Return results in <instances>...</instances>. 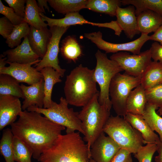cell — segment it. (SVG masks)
<instances>
[{"label": "cell", "mask_w": 162, "mask_h": 162, "mask_svg": "<svg viewBox=\"0 0 162 162\" xmlns=\"http://www.w3.org/2000/svg\"><path fill=\"white\" fill-rule=\"evenodd\" d=\"M41 114L22 111L18 119L11 125L14 136L23 140L38 160L41 154L53 145L65 127L56 124Z\"/></svg>", "instance_id": "obj_1"}, {"label": "cell", "mask_w": 162, "mask_h": 162, "mask_svg": "<svg viewBox=\"0 0 162 162\" xmlns=\"http://www.w3.org/2000/svg\"><path fill=\"white\" fill-rule=\"evenodd\" d=\"M87 144L79 132L60 135L52 146L42 153L40 162H90Z\"/></svg>", "instance_id": "obj_2"}, {"label": "cell", "mask_w": 162, "mask_h": 162, "mask_svg": "<svg viewBox=\"0 0 162 162\" xmlns=\"http://www.w3.org/2000/svg\"><path fill=\"white\" fill-rule=\"evenodd\" d=\"M94 69L80 64L66 77L64 90L68 104L83 107L99 92L94 76Z\"/></svg>", "instance_id": "obj_3"}, {"label": "cell", "mask_w": 162, "mask_h": 162, "mask_svg": "<svg viewBox=\"0 0 162 162\" xmlns=\"http://www.w3.org/2000/svg\"><path fill=\"white\" fill-rule=\"evenodd\" d=\"M99 94H96L79 112L84 133V140L90 152L92 145L103 132L104 127L110 116V110L99 103Z\"/></svg>", "instance_id": "obj_4"}, {"label": "cell", "mask_w": 162, "mask_h": 162, "mask_svg": "<svg viewBox=\"0 0 162 162\" xmlns=\"http://www.w3.org/2000/svg\"><path fill=\"white\" fill-rule=\"evenodd\" d=\"M103 132L112 139L121 148L136 153L145 144L141 134L124 118L110 116L105 125Z\"/></svg>", "instance_id": "obj_5"}, {"label": "cell", "mask_w": 162, "mask_h": 162, "mask_svg": "<svg viewBox=\"0 0 162 162\" xmlns=\"http://www.w3.org/2000/svg\"><path fill=\"white\" fill-rule=\"evenodd\" d=\"M59 100L58 104L52 101L48 108L32 106L26 110L42 114L53 123L66 128V133L77 131L84 135L82 122L78 117L79 112L68 108V104L65 98L62 97Z\"/></svg>", "instance_id": "obj_6"}, {"label": "cell", "mask_w": 162, "mask_h": 162, "mask_svg": "<svg viewBox=\"0 0 162 162\" xmlns=\"http://www.w3.org/2000/svg\"><path fill=\"white\" fill-rule=\"evenodd\" d=\"M96 65L94 69V79L99 86L98 97L100 104L110 110L112 107L110 98L109 88L113 78L124 71L115 61L108 58L106 55L98 50L95 53Z\"/></svg>", "instance_id": "obj_7"}, {"label": "cell", "mask_w": 162, "mask_h": 162, "mask_svg": "<svg viewBox=\"0 0 162 162\" xmlns=\"http://www.w3.org/2000/svg\"><path fill=\"white\" fill-rule=\"evenodd\" d=\"M141 78L119 73L112 79L109 94L112 106L117 115L124 117L126 114L128 98L133 89L140 84Z\"/></svg>", "instance_id": "obj_8"}, {"label": "cell", "mask_w": 162, "mask_h": 162, "mask_svg": "<svg viewBox=\"0 0 162 162\" xmlns=\"http://www.w3.org/2000/svg\"><path fill=\"white\" fill-rule=\"evenodd\" d=\"M110 59L116 62L125 73L135 77H142L152 61L150 49L138 54L131 55L127 52H120L112 55Z\"/></svg>", "instance_id": "obj_9"}, {"label": "cell", "mask_w": 162, "mask_h": 162, "mask_svg": "<svg viewBox=\"0 0 162 162\" xmlns=\"http://www.w3.org/2000/svg\"><path fill=\"white\" fill-rule=\"evenodd\" d=\"M84 37L94 44L99 49L106 53H115L120 52H130L134 54H138L144 44L150 39V36L141 33L140 37L131 42L121 44L113 43L104 40L100 31L85 33Z\"/></svg>", "instance_id": "obj_10"}, {"label": "cell", "mask_w": 162, "mask_h": 162, "mask_svg": "<svg viewBox=\"0 0 162 162\" xmlns=\"http://www.w3.org/2000/svg\"><path fill=\"white\" fill-rule=\"evenodd\" d=\"M69 27L57 26L50 27L52 36L46 52L43 58L35 65L38 71H40L45 67H51L58 72L61 77L64 76L66 70L62 68L59 64V44L62 37Z\"/></svg>", "instance_id": "obj_11"}, {"label": "cell", "mask_w": 162, "mask_h": 162, "mask_svg": "<svg viewBox=\"0 0 162 162\" xmlns=\"http://www.w3.org/2000/svg\"><path fill=\"white\" fill-rule=\"evenodd\" d=\"M42 19L47 22L50 27L53 26L60 27H70V26L83 24H89L100 27L111 29L115 32L116 35L120 36L122 30L116 21H112L109 22L97 23L89 21L86 20L79 12L70 13L61 19H53L49 18L44 14H40Z\"/></svg>", "instance_id": "obj_12"}, {"label": "cell", "mask_w": 162, "mask_h": 162, "mask_svg": "<svg viewBox=\"0 0 162 162\" xmlns=\"http://www.w3.org/2000/svg\"><path fill=\"white\" fill-rule=\"evenodd\" d=\"M40 60L32 63L21 64L16 63H8L9 66L0 69V74L9 75L19 82H25L29 85H33L44 78L40 71L32 67Z\"/></svg>", "instance_id": "obj_13"}, {"label": "cell", "mask_w": 162, "mask_h": 162, "mask_svg": "<svg viewBox=\"0 0 162 162\" xmlns=\"http://www.w3.org/2000/svg\"><path fill=\"white\" fill-rule=\"evenodd\" d=\"M121 149L117 143L104 132L97 138L90 149L91 158L96 162H110Z\"/></svg>", "instance_id": "obj_14"}, {"label": "cell", "mask_w": 162, "mask_h": 162, "mask_svg": "<svg viewBox=\"0 0 162 162\" xmlns=\"http://www.w3.org/2000/svg\"><path fill=\"white\" fill-rule=\"evenodd\" d=\"M19 98L11 95H0V130L14 123L22 111Z\"/></svg>", "instance_id": "obj_15"}, {"label": "cell", "mask_w": 162, "mask_h": 162, "mask_svg": "<svg viewBox=\"0 0 162 162\" xmlns=\"http://www.w3.org/2000/svg\"><path fill=\"white\" fill-rule=\"evenodd\" d=\"M116 16V21L127 38L132 39L136 35L140 33L134 6L130 5L124 8L118 7Z\"/></svg>", "instance_id": "obj_16"}, {"label": "cell", "mask_w": 162, "mask_h": 162, "mask_svg": "<svg viewBox=\"0 0 162 162\" xmlns=\"http://www.w3.org/2000/svg\"><path fill=\"white\" fill-rule=\"evenodd\" d=\"M7 58L8 63L25 64L39 60V56L32 49L28 37L15 48L7 50L3 53Z\"/></svg>", "instance_id": "obj_17"}, {"label": "cell", "mask_w": 162, "mask_h": 162, "mask_svg": "<svg viewBox=\"0 0 162 162\" xmlns=\"http://www.w3.org/2000/svg\"><path fill=\"white\" fill-rule=\"evenodd\" d=\"M44 85V78L29 86L22 84L20 85L24 96L22 106L23 111L32 106L43 108L45 97Z\"/></svg>", "instance_id": "obj_18"}, {"label": "cell", "mask_w": 162, "mask_h": 162, "mask_svg": "<svg viewBox=\"0 0 162 162\" xmlns=\"http://www.w3.org/2000/svg\"><path fill=\"white\" fill-rule=\"evenodd\" d=\"M28 36L29 44L34 52L41 59L45 56L52 34L47 27L38 29L30 26Z\"/></svg>", "instance_id": "obj_19"}, {"label": "cell", "mask_w": 162, "mask_h": 162, "mask_svg": "<svg viewBox=\"0 0 162 162\" xmlns=\"http://www.w3.org/2000/svg\"><path fill=\"white\" fill-rule=\"evenodd\" d=\"M124 118L141 134L145 143H155L159 139L151 128L142 115L127 112Z\"/></svg>", "instance_id": "obj_20"}, {"label": "cell", "mask_w": 162, "mask_h": 162, "mask_svg": "<svg viewBox=\"0 0 162 162\" xmlns=\"http://www.w3.org/2000/svg\"><path fill=\"white\" fill-rule=\"evenodd\" d=\"M140 33L148 34L154 33L162 24V16L151 10L144 11L137 16Z\"/></svg>", "instance_id": "obj_21"}, {"label": "cell", "mask_w": 162, "mask_h": 162, "mask_svg": "<svg viewBox=\"0 0 162 162\" xmlns=\"http://www.w3.org/2000/svg\"><path fill=\"white\" fill-rule=\"evenodd\" d=\"M147 102L146 90L140 84L129 95L127 102V112L142 115Z\"/></svg>", "instance_id": "obj_22"}, {"label": "cell", "mask_w": 162, "mask_h": 162, "mask_svg": "<svg viewBox=\"0 0 162 162\" xmlns=\"http://www.w3.org/2000/svg\"><path fill=\"white\" fill-rule=\"evenodd\" d=\"M44 80L45 97L43 108H50L52 104V94L54 85L62 81L61 75L57 71L51 67H46L40 71Z\"/></svg>", "instance_id": "obj_23"}, {"label": "cell", "mask_w": 162, "mask_h": 162, "mask_svg": "<svg viewBox=\"0 0 162 162\" xmlns=\"http://www.w3.org/2000/svg\"><path fill=\"white\" fill-rule=\"evenodd\" d=\"M60 51L68 62H76L83 55L82 46L73 35L68 36L62 40Z\"/></svg>", "instance_id": "obj_24"}, {"label": "cell", "mask_w": 162, "mask_h": 162, "mask_svg": "<svg viewBox=\"0 0 162 162\" xmlns=\"http://www.w3.org/2000/svg\"><path fill=\"white\" fill-rule=\"evenodd\" d=\"M162 83V64L152 61L143 74L141 84L145 90Z\"/></svg>", "instance_id": "obj_25"}, {"label": "cell", "mask_w": 162, "mask_h": 162, "mask_svg": "<svg viewBox=\"0 0 162 162\" xmlns=\"http://www.w3.org/2000/svg\"><path fill=\"white\" fill-rule=\"evenodd\" d=\"M41 13L37 3L35 0H26L23 21L30 26L38 29L47 27L40 16Z\"/></svg>", "instance_id": "obj_26"}, {"label": "cell", "mask_w": 162, "mask_h": 162, "mask_svg": "<svg viewBox=\"0 0 162 162\" xmlns=\"http://www.w3.org/2000/svg\"><path fill=\"white\" fill-rule=\"evenodd\" d=\"M88 0H47L50 6L57 13L63 14L79 12L86 8Z\"/></svg>", "instance_id": "obj_27"}, {"label": "cell", "mask_w": 162, "mask_h": 162, "mask_svg": "<svg viewBox=\"0 0 162 162\" xmlns=\"http://www.w3.org/2000/svg\"><path fill=\"white\" fill-rule=\"evenodd\" d=\"M121 4L120 0H88L86 8L114 16L117 8Z\"/></svg>", "instance_id": "obj_28"}, {"label": "cell", "mask_w": 162, "mask_h": 162, "mask_svg": "<svg viewBox=\"0 0 162 162\" xmlns=\"http://www.w3.org/2000/svg\"><path fill=\"white\" fill-rule=\"evenodd\" d=\"M11 95L19 98H24L19 82L11 76L0 74V95Z\"/></svg>", "instance_id": "obj_29"}, {"label": "cell", "mask_w": 162, "mask_h": 162, "mask_svg": "<svg viewBox=\"0 0 162 162\" xmlns=\"http://www.w3.org/2000/svg\"><path fill=\"white\" fill-rule=\"evenodd\" d=\"M121 3L124 5L134 6L136 16L141 12L148 10L162 16V0H122Z\"/></svg>", "instance_id": "obj_30"}, {"label": "cell", "mask_w": 162, "mask_h": 162, "mask_svg": "<svg viewBox=\"0 0 162 162\" xmlns=\"http://www.w3.org/2000/svg\"><path fill=\"white\" fill-rule=\"evenodd\" d=\"M158 109L156 105L148 102L142 116L152 130L158 133L162 143V118L156 112Z\"/></svg>", "instance_id": "obj_31"}, {"label": "cell", "mask_w": 162, "mask_h": 162, "mask_svg": "<svg viewBox=\"0 0 162 162\" xmlns=\"http://www.w3.org/2000/svg\"><path fill=\"white\" fill-rule=\"evenodd\" d=\"M13 146L14 159L15 161L31 162L33 152L23 140L14 135Z\"/></svg>", "instance_id": "obj_32"}, {"label": "cell", "mask_w": 162, "mask_h": 162, "mask_svg": "<svg viewBox=\"0 0 162 162\" xmlns=\"http://www.w3.org/2000/svg\"><path fill=\"white\" fill-rule=\"evenodd\" d=\"M14 135L11 129L3 130L0 141V152L5 162H14L13 156V140Z\"/></svg>", "instance_id": "obj_33"}, {"label": "cell", "mask_w": 162, "mask_h": 162, "mask_svg": "<svg viewBox=\"0 0 162 162\" xmlns=\"http://www.w3.org/2000/svg\"><path fill=\"white\" fill-rule=\"evenodd\" d=\"M30 30V26L24 21L14 26L13 31L6 39V43L11 48L20 45L21 39L28 36Z\"/></svg>", "instance_id": "obj_34"}, {"label": "cell", "mask_w": 162, "mask_h": 162, "mask_svg": "<svg viewBox=\"0 0 162 162\" xmlns=\"http://www.w3.org/2000/svg\"><path fill=\"white\" fill-rule=\"evenodd\" d=\"M156 143H148L145 146H141L134 154V157L139 162H152L153 156L157 151Z\"/></svg>", "instance_id": "obj_35"}, {"label": "cell", "mask_w": 162, "mask_h": 162, "mask_svg": "<svg viewBox=\"0 0 162 162\" xmlns=\"http://www.w3.org/2000/svg\"><path fill=\"white\" fill-rule=\"evenodd\" d=\"M146 94L148 102L162 108V83L146 90Z\"/></svg>", "instance_id": "obj_36"}, {"label": "cell", "mask_w": 162, "mask_h": 162, "mask_svg": "<svg viewBox=\"0 0 162 162\" xmlns=\"http://www.w3.org/2000/svg\"><path fill=\"white\" fill-rule=\"evenodd\" d=\"M0 13L6 17L14 25L20 24L23 21V18L18 16L13 9L4 5L0 0Z\"/></svg>", "instance_id": "obj_37"}, {"label": "cell", "mask_w": 162, "mask_h": 162, "mask_svg": "<svg viewBox=\"0 0 162 162\" xmlns=\"http://www.w3.org/2000/svg\"><path fill=\"white\" fill-rule=\"evenodd\" d=\"M19 16L24 18L26 0H4Z\"/></svg>", "instance_id": "obj_38"}, {"label": "cell", "mask_w": 162, "mask_h": 162, "mask_svg": "<svg viewBox=\"0 0 162 162\" xmlns=\"http://www.w3.org/2000/svg\"><path fill=\"white\" fill-rule=\"evenodd\" d=\"M14 26L6 17L0 18V34L5 39L12 32Z\"/></svg>", "instance_id": "obj_39"}, {"label": "cell", "mask_w": 162, "mask_h": 162, "mask_svg": "<svg viewBox=\"0 0 162 162\" xmlns=\"http://www.w3.org/2000/svg\"><path fill=\"white\" fill-rule=\"evenodd\" d=\"M131 154L128 150L121 148L115 154L110 162H132Z\"/></svg>", "instance_id": "obj_40"}, {"label": "cell", "mask_w": 162, "mask_h": 162, "mask_svg": "<svg viewBox=\"0 0 162 162\" xmlns=\"http://www.w3.org/2000/svg\"><path fill=\"white\" fill-rule=\"evenodd\" d=\"M149 49L153 61L162 64V45L155 41L152 44Z\"/></svg>", "instance_id": "obj_41"}, {"label": "cell", "mask_w": 162, "mask_h": 162, "mask_svg": "<svg viewBox=\"0 0 162 162\" xmlns=\"http://www.w3.org/2000/svg\"><path fill=\"white\" fill-rule=\"evenodd\" d=\"M150 40L159 42L162 45V24L153 34L150 36Z\"/></svg>", "instance_id": "obj_42"}, {"label": "cell", "mask_w": 162, "mask_h": 162, "mask_svg": "<svg viewBox=\"0 0 162 162\" xmlns=\"http://www.w3.org/2000/svg\"><path fill=\"white\" fill-rule=\"evenodd\" d=\"M157 146V151L158 155L154 158V160L156 162H162V143L158 139L155 142Z\"/></svg>", "instance_id": "obj_43"}, {"label": "cell", "mask_w": 162, "mask_h": 162, "mask_svg": "<svg viewBox=\"0 0 162 162\" xmlns=\"http://www.w3.org/2000/svg\"><path fill=\"white\" fill-rule=\"evenodd\" d=\"M37 4L41 13L45 14V9H46L49 12L50 9L48 5L47 0H38Z\"/></svg>", "instance_id": "obj_44"}, {"label": "cell", "mask_w": 162, "mask_h": 162, "mask_svg": "<svg viewBox=\"0 0 162 162\" xmlns=\"http://www.w3.org/2000/svg\"><path fill=\"white\" fill-rule=\"evenodd\" d=\"M7 58L3 54H1L0 56V69L6 67L5 65L7 63Z\"/></svg>", "instance_id": "obj_45"}, {"label": "cell", "mask_w": 162, "mask_h": 162, "mask_svg": "<svg viewBox=\"0 0 162 162\" xmlns=\"http://www.w3.org/2000/svg\"><path fill=\"white\" fill-rule=\"evenodd\" d=\"M157 113L160 116L162 115V108H159Z\"/></svg>", "instance_id": "obj_46"}, {"label": "cell", "mask_w": 162, "mask_h": 162, "mask_svg": "<svg viewBox=\"0 0 162 162\" xmlns=\"http://www.w3.org/2000/svg\"><path fill=\"white\" fill-rule=\"evenodd\" d=\"M90 162H96L92 159L91 158L90 160Z\"/></svg>", "instance_id": "obj_47"}]
</instances>
